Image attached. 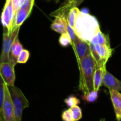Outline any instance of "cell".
Here are the masks:
<instances>
[{"label": "cell", "mask_w": 121, "mask_h": 121, "mask_svg": "<svg viewBox=\"0 0 121 121\" xmlns=\"http://www.w3.org/2000/svg\"><path fill=\"white\" fill-rule=\"evenodd\" d=\"M73 30L78 37L89 43L100 29L96 18L80 11L76 19Z\"/></svg>", "instance_id": "6da1fadb"}, {"label": "cell", "mask_w": 121, "mask_h": 121, "mask_svg": "<svg viewBox=\"0 0 121 121\" xmlns=\"http://www.w3.org/2000/svg\"><path fill=\"white\" fill-rule=\"evenodd\" d=\"M96 67V63L91 53L78 63L80 72L79 89L84 96L93 91V74Z\"/></svg>", "instance_id": "7a4b0ae2"}, {"label": "cell", "mask_w": 121, "mask_h": 121, "mask_svg": "<svg viewBox=\"0 0 121 121\" xmlns=\"http://www.w3.org/2000/svg\"><path fill=\"white\" fill-rule=\"evenodd\" d=\"M14 108V121H22L24 109L29 106L30 104L22 91L14 85L7 86Z\"/></svg>", "instance_id": "3957f363"}, {"label": "cell", "mask_w": 121, "mask_h": 121, "mask_svg": "<svg viewBox=\"0 0 121 121\" xmlns=\"http://www.w3.org/2000/svg\"><path fill=\"white\" fill-rule=\"evenodd\" d=\"M20 28L12 30L11 31H8L7 28L3 27L2 34V45L0 55V63L3 62H9V52L11 47L15 40V37L18 35Z\"/></svg>", "instance_id": "277c9868"}, {"label": "cell", "mask_w": 121, "mask_h": 121, "mask_svg": "<svg viewBox=\"0 0 121 121\" xmlns=\"http://www.w3.org/2000/svg\"><path fill=\"white\" fill-rule=\"evenodd\" d=\"M15 9L13 0H6L1 15V22L4 28L8 31H11L15 15Z\"/></svg>", "instance_id": "5b68a950"}, {"label": "cell", "mask_w": 121, "mask_h": 121, "mask_svg": "<svg viewBox=\"0 0 121 121\" xmlns=\"http://www.w3.org/2000/svg\"><path fill=\"white\" fill-rule=\"evenodd\" d=\"M72 47L75 52L78 63L85 57L91 53L89 43L80 39L76 35L74 37Z\"/></svg>", "instance_id": "8992f818"}, {"label": "cell", "mask_w": 121, "mask_h": 121, "mask_svg": "<svg viewBox=\"0 0 121 121\" xmlns=\"http://www.w3.org/2000/svg\"><path fill=\"white\" fill-rule=\"evenodd\" d=\"M3 121H14V108L7 85H5L4 99L2 108Z\"/></svg>", "instance_id": "52a82bcc"}, {"label": "cell", "mask_w": 121, "mask_h": 121, "mask_svg": "<svg viewBox=\"0 0 121 121\" xmlns=\"http://www.w3.org/2000/svg\"><path fill=\"white\" fill-rule=\"evenodd\" d=\"M89 45L94 48L100 58L102 65H106L109 59L112 55L113 49L110 44H101L94 40H91Z\"/></svg>", "instance_id": "ba28073f"}, {"label": "cell", "mask_w": 121, "mask_h": 121, "mask_svg": "<svg viewBox=\"0 0 121 121\" xmlns=\"http://www.w3.org/2000/svg\"><path fill=\"white\" fill-rule=\"evenodd\" d=\"M0 76L7 86H14L15 80L14 66L9 62L0 63Z\"/></svg>", "instance_id": "9c48e42d"}, {"label": "cell", "mask_w": 121, "mask_h": 121, "mask_svg": "<svg viewBox=\"0 0 121 121\" xmlns=\"http://www.w3.org/2000/svg\"><path fill=\"white\" fill-rule=\"evenodd\" d=\"M102 85L105 86L109 89L114 90L118 92H121V82L106 69L104 72Z\"/></svg>", "instance_id": "30bf717a"}, {"label": "cell", "mask_w": 121, "mask_h": 121, "mask_svg": "<svg viewBox=\"0 0 121 121\" xmlns=\"http://www.w3.org/2000/svg\"><path fill=\"white\" fill-rule=\"evenodd\" d=\"M22 50H23V47L19 40L18 35H17L15 37V40L11 47L9 57V62L14 67L17 63L18 57Z\"/></svg>", "instance_id": "8fae6325"}, {"label": "cell", "mask_w": 121, "mask_h": 121, "mask_svg": "<svg viewBox=\"0 0 121 121\" xmlns=\"http://www.w3.org/2000/svg\"><path fill=\"white\" fill-rule=\"evenodd\" d=\"M111 99L113 104V109L117 121H121V94L120 92L109 89Z\"/></svg>", "instance_id": "7c38bea8"}, {"label": "cell", "mask_w": 121, "mask_h": 121, "mask_svg": "<svg viewBox=\"0 0 121 121\" xmlns=\"http://www.w3.org/2000/svg\"><path fill=\"white\" fill-rule=\"evenodd\" d=\"M31 11L32 9H21V8H18V10L16 11V13H15L12 30L20 28L21 25L24 23V22L30 16Z\"/></svg>", "instance_id": "4fadbf2b"}, {"label": "cell", "mask_w": 121, "mask_h": 121, "mask_svg": "<svg viewBox=\"0 0 121 121\" xmlns=\"http://www.w3.org/2000/svg\"><path fill=\"white\" fill-rule=\"evenodd\" d=\"M67 21H66V15H59L55 17V19L50 27L53 31L59 33L63 34L66 33V27H67Z\"/></svg>", "instance_id": "5bb4252c"}, {"label": "cell", "mask_w": 121, "mask_h": 121, "mask_svg": "<svg viewBox=\"0 0 121 121\" xmlns=\"http://www.w3.org/2000/svg\"><path fill=\"white\" fill-rule=\"evenodd\" d=\"M85 0H73L72 2L66 4H61V5L57 9L50 13V16L54 17L57 16L59 15H66L68 11L73 7H78Z\"/></svg>", "instance_id": "9a60e30c"}, {"label": "cell", "mask_w": 121, "mask_h": 121, "mask_svg": "<svg viewBox=\"0 0 121 121\" xmlns=\"http://www.w3.org/2000/svg\"><path fill=\"white\" fill-rule=\"evenodd\" d=\"M106 69V65L96 67L93 74V91L99 92V89L102 83L104 72Z\"/></svg>", "instance_id": "2e32d148"}, {"label": "cell", "mask_w": 121, "mask_h": 121, "mask_svg": "<svg viewBox=\"0 0 121 121\" xmlns=\"http://www.w3.org/2000/svg\"><path fill=\"white\" fill-rule=\"evenodd\" d=\"M79 12H80V10L78 7H73L70 9L66 14V21H67V24L73 29L74 28L76 19Z\"/></svg>", "instance_id": "e0dca14e"}, {"label": "cell", "mask_w": 121, "mask_h": 121, "mask_svg": "<svg viewBox=\"0 0 121 121\" xmlns=\"http://www.w3.org/2000/svg\"><path fill=\"white\" fill-rule=\"evenodd\" d=\"M72 112L73 121H79L82 118V109L78 105H75L70 108Z\"/></svg>", "instance_id": "ac0fdd59"}, {"label": "cell", "mask_w": 121, "mask_h": 121, "mask_svg": "<svg viewBox=\"0 0 121 121\" xmlns=\"http://www.w3.org/2000/svg\"><path fill=\"white\" fill-rule=\"evenodd\" d=\"M59 42L60 46L62 47H67L69 45L72 46V40L67 32L61 34V36L59 38Z\"/></svg>", "instance_id": "d6986e66"}, {"label": "cell", "mask_w": 121, "mask_h": 121, "mask_svg": "<svg viewBox=\"0 0 121 121\" xmlns=\"http://www.w3.org/2000/svg\"><path fill=\"white\" fill-rule=\"evenodd\" d=\"M30 57V52L27 50L23 49L21 51L17 59V63L24 64L27 62Z\"/></svg>", "instance_id": "ffe728a7"}, {"label": "cell", "mask_w": 121, "mask_h": 121, "mask_svg": "<svg viewBox=\"0 0 121 121\" xmlns=\"http://www.w3.org/2000/svg\"><path fill=\"white\" fill-rule=\"evenodd\" d=\"M5 83L3 79L0 76V113L2 117V104H3L4 99V89H5Z\"/></svg>", "instance_id": "44dd1931"}, {"label": "cell", "mask_w": 121, "mask_h": 121, "mask_svg": "<svg viewBox=\"0 0 121 121\" xmlns=\"http://www.w3.org/2000/svg\"><path fill=\"white\" fill-rule=\"evenodd\" d=\"M64 102L69 108L75 106V105H78L80 104V100L74 96H70L68 97L65 99Z\"/></svg>", "instance_id": "7402d4cb"}, {"label": "cell", "mask_w": 121, "mask_h": 121, "mask_svg": "<svg viewBox=\"0 0 121 121\" xmlns=\"http://www.w3.org/2000/svg\"><path fill=\"white\" fill-rule=\"evenodd\" d=\"M34 3V0H21L20 2L19 8L33 9Z\"/></svg>", "instance_id": "603a6c76"}, {"label": "cell", "mask_w": 121, "mask_h": 121, "mask_svg": "<svg viewBox=\"0 0 121 121\" xmlns=\"http://www.w3.org/2000/svg\"><path fill=\"white\" fill-rule=\"evenodd\" d=\"M98 97V92L93 91L86 96H84V99L89 103H93L97 100Z\"/></svg>", "instance_id": "cb8c5ba5"}, {"label": "cell", "mask_w": 121, "mask_h": 121, "mask_svg": "<svg viewBox=\"0 0 121 121\" xmlns=\"http://www.w3.org/2000/svg\"><path fill=\"white\" fill-rule=\"evenodd\" d=\"M61 118H62L63 121H73L72 112L70 108L65 110L62 112Z\"/></svg>", "instance_id": "d4e9b609"}, {"label": "cell", "mask_w": 121, "mask_h": 121, "mask_svg": "<svg viewBox=\"0 0 121 121\" xmlns=\"http://www.w3.org/2000/svg\"><path fill=\"white\" fill-rule=\"evenodd\" d=\"M66 31H67V33H68V34L69 35L70 37L71 40L72 41V44H73V41L74 40V37H75V33L74 31V30L68 24H67V27H66Z\"/></svg>", "instance_id": "484cf974"}, {"label": "cell", "mask_w": 121, "mask_h": 121, "mask_svg": "<svg viewBox=\"0 0 121 121\" xmlns=\"http://www.w3.org/2000/svg\"><path fill=\"white\" fill-rule=\"evenodd\" d=\"M72 1H73V0H65V1H64V2H63L61 4H68V3H69V2H72Z\"/></svg>", "instance_id": "4316f807"}, {"label": "cell", "mask_w": 121, "mask_h": 121, "mask_svg": "<svg viewBox=\"0 0 121 121\" xmlns=\"http://www.w3.org/2000/svg\"><path fill=\"white\" fill-rule=\"evenodd\" d=\"M105 121V118H102V119H100V121Z\"/></svg>", "instance_id": "83f0119b"}, {"label": "cell", "mask_w": 121, "mask_h": 121, "mask_svg": "<svg viewBox=\"0 0 121 121\" xmlns=\"http://www.w3.org/2000/svg\"><path fill=\"white\" fill-rule=\"evenodd\" d=\"M0 121H3V120H2V117H1V113H0Z\"/></svg>", "instance_id": "f1b7e54d"}, {"label": "cell", "mask_w": 121, "mask_h": 121, "mask_svg": "<svg viewBox=\"0 0 121 121\" xmlns=\"http://www.w3.org/2000/svg\"><path fill=\"white\" fill-rule=\"evenodd\" d=\"M48 1H51V0H48ZM55 1H56V2H57L59 0H55Z\"/></svg>", "instance_id": "f546056e"}]
</instances>
